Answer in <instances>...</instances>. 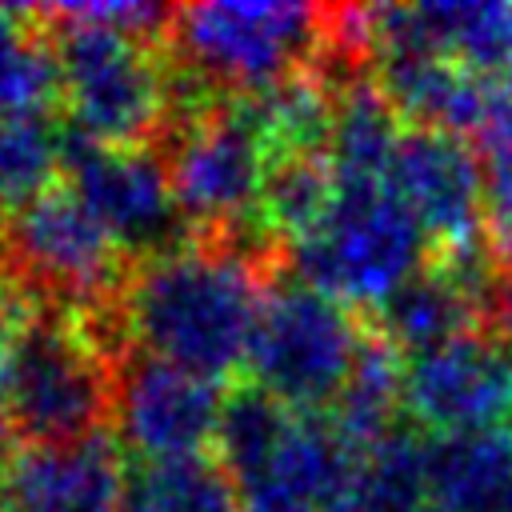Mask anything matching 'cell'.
<instances>
[{"mask_svg":"<svg viewBox=\"0 0 512 512\" xmlns=\"http://www.w3.org/2000/svg\"><path fill=\"white\" fill-rule=\"evenodd\" d=\"M64 140L44 116L36 120H0V204L4 212L36 196L56 180L64 160Z\"/></svg>","mask_w":512,"mask_h":512,"instance_id":"cell-22","label":"cell"},{"mask_svg":"<svg viewBox=\"0 0 512 512\" xmlns=\"http://www.w3.org/2000/svg\"><path fill=\"white\" fill-rule=\"evenodd\" d=\"M60 64V100L72 132L112 148H152L172 132L176 76L164 44L112 32L88 20L40 8Z\"/></svg>","mask_w":512,"mask_h":512,"instance_id":"cell-5","label":"cell"},{"mask_svg":"<svg viewBox=\"0 0 512 512\" xmlns=\"http://www.w3.org/2000/svg\"><path fill=\"white\" fill-rule=\"evenodd\" d=\"M216 444L240 512H340L360 456L324 416L296 412L256 384L224 396Z\"/></svg>","mask_w":512,"mask_h":512,"instance_id":"cell-3","label":"cell"},{"mask_svg":"<svg viewBox=\"0 0 512 512\" xmlns=\"http://www.w3.org/2000/svg\"><path fill=\"white\" fill-rule=\"evenodd\" d=\"M392 188L432 240L440 264H480L484 248V168L480 152L452 132L408 124L392 160Z\"/></svg>","mask_w":512,"mask_h":512,"instance_id":"cell-10","label":"cell"},{"mask_svg":"<svg viewBox=\"0 0 512 512\" xmlns=\"http://www.w3.org/2000/svg\"><path fill=\"white\" fill-rule=\"evenodd\" d=\"M288 252L304 284L376 312L424 268V232L392 188V176L336 180L328 212Z\"/></svg>","mask_w":512,"mask_h":512,"instance_id":"cell-7","label":"cell"},{"mask_svg":"<svg viewBox=\"0 0 512 512\" xmlns=\"http://www.w3.org/2000/svg\"><path fill=\"white\" fill-rule=\"evenodd\" d=\"M32 296L20 292L8 276H0V424H4V404L12 392V372H16V352H20V336L32 312Z\"/></svg>","mask_w":512,"mask_h":512,"instance_id":"cell-24","label":"cell"},{"mask_svg":"<svg viewBox=\"0 0 512 512\" xmlns=\"http://www.w3.org/2000/svg\"><path fill=\"white\" fill-rule=\"evenodd\" d=\"M176 112L248 100L332 60V8L316 4H184L172 8Z\"/></svg>","mask_w":512,"mask_h":512,"instance_id":"cell-2","label":"cell"},{"mask_svg":"<svg viewBox=\"0 0 512 512\" xmlns=\"http://www.w3.org/2000/svg\"><path fill=\"white\" fill-rule=\"evenodd\" d=\"M268 284L260 244L188 236L132 264L116 332L124 348L220 384L248 364Z\"/></svg>","mask_w":512,"mask_h":512,"instance_id":"cell-1","label":"cell"},{"mask_svg":"<svg viewBox=\"0 0 512 512\" xmlns=\"http://www.w3.org/2000/svg\"><path fill=\"white\" fill-rule=\"evenodd\" d=\"M164 164L188 236L240 240L256 228L272 156L248 100H212L184 112L168 132Z\"/></svg>","mask_w":512,"mask_h":512,"instance_id":"cell-8","label":"cell"},{"mask_svg":"<svg viewBox=\"0 0 512 512\" xmlns=\"http://www.w3.org/2000/svg\"><path fill=\"white\" fill-rule=\"evenodd\" d=\"M64 168L76 196L132 256V264L188 240L168 164L156 148H112L72 132L64 140Z\"/></svg>","mask_w":512,"mask_h":512,"instance_id":"cell-11","label":"cell"},{"mask_svg":"<svg viewBox=\"0 0 512 512\" xmlns=\"http://www.w3.org/2000/svg\"><path fill=\"white\" fill-rule=\"evenodd\" d=\"M496 268L480 264H440L428 260L400 292L376 308V332L396 344L404 356L448 344L464 332L484 328V296Z\"/></svg>","mask_w":512,"mask_h":512,"instance_id":"cell-16","label":"cell"},{"mask_svg":"<svg viewBox=\"0 0 512 512\" xmlns=\"http://www.w3.org/2000/svg\"><path fill=\"white\" fill-rule=\"evenodd\" d=\"M120 512H240V496L220 460H140L124 476Z\"/></svg>","mask_w":512,"mask_h":512,"instance_id":"cell-21","label":"cell"},{"mask_svg":"<svg viewBox=\"0 0 512 512\" xmlns=\"http://www.w3.org/2000/svg\"><path fill=\"white\" fill-rule=\"evenodd\" d=\"M340 512H432L428 440L396 428L360 448Z\"/></svg>","mask_w":512,"mask_h":512,"instance_id":"cell-20","label":"cell"},{"mask_svg":"<svg viewBox=\"0 0 512 512\" xmlns=\"http://www.w3.org/2000/svg\"><path fill=\"white\" fill-rule=\"evenodd\" d=\"M220 412L224 396L212 380L124 348L116 364L112 420L128 452L140 460L204 456L220 432Z\"/></svg>","mask_w":512,"mask_h":512,"instance_id":"cell-13","label":"cell"},{"mask_svg":"<svg viewBox=\"0 0 512 512\" xmlns=\"http://www.w3.org/2000/svg\"><path fill=\"white\" fill-rule=\"evenodd\" d=\"M368 12L372 52H428L476 76L512 80V0L380 4Z\"/></svg>","mask_w":512,"mask_h":512,"instance_id":"cell-14","label":"cell"},{"mask_svg":"<svg viewBox=\"0 0 512 512\" xmlns=\"http://www.w3.org/2000/svg\"><path fill=\"white\" fill-rule=\"evenodd\" d=\"M364 340L368 324H360L348 304L324 296L300 276L272 280L256 320L248 368L256 388L296 412L320 416V408H332L352 380Z\"/></svg>","mask_w":512,"mask_h":512,"instance_id":"cell-9","label":"cell"},{"mask_svg":"<svg viewBox=\"0 0 512 512\" xmlns=\"http://www.w3.org/2000/svg\"><path fill=\"white\" fill-rule=\"evenodd\" d=\"M404 408L436 436L508 428L512 420V340L476 328L408 356Z\"/></svg>","mask_w":512,"mask_h":512,"instance_id":"cell-12","label":"cell"},{"mask_svg":"<svg viewBox=\"0 0 512 512\" xmlns=\"http://www.w3.org/2000/svg\"><path fill=\"white\" fill-rule=\"evenodd\" d=\"M432 512H512V428L428 440Z\"/></svg>","mask_w":512,"mask_h":512,"instance_id":"cell-17","label":"cell"},{"mask_svg":"<svg viewBox=\"0 0 512 512\" xmlns=\"http://www.w3.org/2000/svg\"><path fill=\"white\" fill-rule=\"evenodd\" d=\"M124 340L116 316L32 304L4 424L24 444H68L104 432L116 400V364Z\"/></svg>","mask_w":512,"mask_h":512,"instance_id":"cell-4","label":"cell"},{"mask_svg":"<svg viewBox=\"0 0 512 512\" xmlns=\"http://www.w3.org/2000/svg\"><path fill=\"white\" fill-rule=\"evenodd\" d=\"M60 104V64L40 8L0 4V120H36Z\"/></svg>","mask_w":512,"mask_h":512,"instance_id":"cell-18","label":"cell"},{"mask_svg":"<svg viewBox=\"0 0 512 512\" xmlns=\"http://www.w3.org/2000/svg\"><path fill=\"white\" fill-rule=\"evenodd\" d=\"M484 248L492 268L512 276V160L484 168Z\"/></svg>","mask_w":512,"mask_h":512,"instance_id":"cell-23","label":"cell"},{"mask_svg":"<svg viewBox=\"0 0 512 512\" xmlns=\"http://www.w3.org/2000/svg\"><path fill=\"white\" fill-rule=\"evenodd\" d=\"M128 272L132 256L68 180H52L0 216V276L36 304L116 316Z\"/></svg>","mask_w":512,"mask_h":512,"instance_id":"cell-6","label":"cell"},{"mask_svg":"<svg viewBox=\"0 0 512 512\" xmlns=\"http://www.w3.org/2000/svg\"><path fill=\"white\" fill-rule=\"evenodd\" d=\"M124 460L108 432L68 444H24L0 468L12 512H120Z\"/></svg>","mask_w":512,"mask_h":512,"instance_id":"cell-15","label":"cell"},{"mask_svg":"<svg viewBox=\"0 0 512 512\" xmlns=\"http://www.w3.org/2000/svg\"><path fill=\"white\" fill-rule=\"evenodd\" d=\"M404 352L388 344L376 328H368L364 352L344 384L340 400L328 408V424L356 448H368L396 432V416L404 408Z\"/></svg>","mask_w":512,"mask_h":512,"instance_id":"cell-19","label":"cell"}]
</instances>
